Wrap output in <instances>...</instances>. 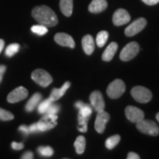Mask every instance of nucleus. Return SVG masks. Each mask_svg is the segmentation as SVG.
I'll list each match as a JSON object with an SVG mask.
<instances>
[{
  "mask_svg": "<svg viewBox=\"0 0 159 159\" xmlns=\"http://www.w3.org/2000/svg\"><path fill=\"white\" fill-rule=\"evenodd\" d=\"M32 16L40 24L46 27H54L58 22L57 14L50 7L46 6H40L34 7L32 11Z\"/></svg>",
  "mask_w": 159,
  "mask_h": 159,
  "instance_id": "nucleus-1",
  "label": "nucleus"
},
{
  "mask_svg": "<svg viewBox=\"0 0 159 159\" xmlns=\"http://www.w3.org/2000/svg\"><path fill=\"white\" fill-rule=\"evenodd\" d=\"M136 127L138 130L142 134L151 135V136H157L159 134V127L156 122L149 119H142L141 121L137 122Z\"/></svg>",
  "mask_w": 159,
  "mask_h": 159,
  "instance_id": "nucleus-2",
  "label": "nucleus"
},
{
  "mask_svg": "<svg viewBox=\"0 0 159 159\" xmlns=\"http://www.w3.org/2000/svg\"><path fill=\"white\" fill-rule=\"evenodd\" d=\"M131 95L134 99L141 103L148 102L152 99V93L148 89L142 87V86H136L132 89Z\"/></svg>",
  "mask_w": 159,
  "mask_h": 159,
  "instance_id": "nucleus-3",
  "label": "nucleus"
},
{
  "mask_svg": "<svg viewBox=\"0 0 159 159\" xmlns=\"http://www.w3.org/2000/svg\"><path fill=\"white\" fill-rule=\"evenodd\" d=\"M140 51V45L136 42H131L122 49L120 52L119 57L122 61H130L133 58L136 57V55Z\"/></svg>",
  "mask_w": 159,
  "mask_h": 159,
  "instance_id": "nucleus-4",
  "label": "nucleus"
},
{
  "mask_svg": "<svg viewBox=\"0 0 159 159\" xmlns=\"http://www.w3.org/2000/svg\"><path fill=\"white\" fill-rule=\"evenodd\" d=\"M125 91V82L122 80L117 79L113 80L107 88V95L111 99H118Z\"/></svg>",
  "mask_w": 159,
  "mask_h": 159,
  "instance_id": "nucleus-5",
  "label": "nucleus"
},
{
  "mask_svg": "<svg viewBox=\"0 0 159 159\" xmlns=\"http://www.w3.org/2000/svg\"><path fill=\"white\" fill-rule=\"evenodd\" d=\"M31 78L41 87H48L52 82V77L43 69H35L31 74Z\"/></svg>",
  "mask_w": 159,
  "mask_h": 159,
  "instance_id": "nucleus-6",
  "label": "nucleus"
},
{
  "mask_svg": "<svg viewBox=\"0 0 159 159\" xmlns=\"http://www.w3.org/2000/svg\"><path fill=\"white\" fill-rule=\"evenodd\" d=\"M146 25H147V20L144 18H139V19L135 20L134 22L131 23L130 25L125 29V34L129 37L134 36L145 29Z\"/></svg>",
  "mask_w": 159,
  "mask_h": 159,
  "instance_id": "nucleus-7",
  "label": "nucleus"
},
{
  "mask_svg": "<svg viewBox=\"0 0 159 159\" xmlns=\"http://www.w3.org/2000/svg\"><path fill=\"white\" fill-rule=\"evenodd\" d=\"M29 96V91L24 87H18L7 96V101L11 103L20 102Z\"/></svg>",
  "mask_w": 159,
  "mask_h": 159,
  "instance_id": "nucleus-8",
  "label": "nucleus"
},
{
  "mask_svg": "<svg viewBox=\"0 0 159 159\" xmlns=\"http://www.w3.org/2000/svg\"><path fill=\"white\" fill-rule=\"evenodd\" d=\"M125 113L127 119L133 123H137L144 119V112L135 106H127L125 110Z\"/></svg>",
  "mask_w": 159,
  "mask_h": 159,
  "instance_id": "nucleus-9",
  "label": "nucleus"
},
{
  "mask_svg": "<svg viewBox=\"0 0 159 159\" xmlns=\"http://www.w3.org/2000/svg\"><path fill=\"white\" fill-rule=\"evenodd\" d=\"M109 119H110V115L108 112L104 111V110L97 111V119L95 122V128L97 130V133L102 134L104 132L106 124L108 123Z\"/></svg>",
  "mask_w": 159,
  "mask_h": 159,
  "instance_id": "nucleus-10",
  "label": "nucleus"
},
{
  "mask_svg": "<svg viewBox=\"0 0 159 159\" xmlns=\"http://www.w3.org/2000/svg\"><path fill=\"white\" fill-rule=\"evenodd\" d=\"M56 125V124L50 122L48 120L43 119H40L39 122L34 123L33 125L29 126V133L30 134H35V133H41V132H45L47 130H50L53 128Z\"/></svg>",
  "mask_w": 159,
  "mask_h": 159,
  "instance_id": "nucleus-11",
  "label": "nucleus"
},
{
  "mask_svg": "<svg viewBox=\"0 0 159 159\" xmlns=\"http://www.w3.org/2000/svg\"><path fill=\"white\" fill-rule=\"evenodd\" d=\"M131 17L128 11L125 9H118L114 12L113 17H112V21L115 26H122L130 21Z\"/></svg>",
  "mask_w": 159,
  "mask_h": 159,
  "instance_id": "nucleus-12",
  "label": "nucleus"
},
{
  "mask_svg": "<svg viewBox=\"0 0 159 159\" xmlns=\"http://www.w3.org/2000/svg\"><path fill=\"white\" fill-rule=\"evenodd\" d=\"M90 102L92 105V108H94L95 111H99L104 110L105 103L102 97V93L100 91H94L90 95Z\"/></svg>",
  "mask_w": 159,
  "mask_h": 159,
  "instance_id": "nucleus-13",
  "label": "nucleus"
},
{
  "mask_svg": "<svg viewBox=\"0 0 159 159\" xmlns=\"http://www.w3.org/2000/svg\"><path fill=\"white\" fill-rule=\"evenodd\" d=\"M55 42L57 44L61 46H65V47H69V48H74L75 47V43H74V38L69 35L68 34L66 33H57L55 34L54 37Z\"/></svg>",
  "mask_w": 159,
  "mask_h": 159,
  "instance_id": "nucleus-14",
  "label": "nucleus"
},
{
  "mask_svg": "<svg viewBox=\"0 0 159 159\" xmlns=\"http://www.w3.org/2000/svg\"><path fill=\"white\" fill-rule=\"evenodd\" d=\"M81 44H82L83 51L87 55H91L93 53V51L95 50V42L92 35L90 34L84 35L81 41Z\"/></svg>",
  "mask_w": 159,
  "mask_h": 159,
  "instance_id": "nucleus-15",
  "label": "nucleus"
},
{
  "mask_svg": "<svg viewBox=\"0 0 159 159\" xmlns=\"http://www.w3.org/2000/svg\"><path fill=\"white\" fill-rule=\"evenodd\" d=\"M108 6L106 0H92L89 6V11L92 13H99L104 11Z\"/></svg>",
  "mask_w": 159,
  "mask_h": 159,
  "instance_id": "nucleus-16",
  "label": "nucleus"
},
{
  "mask_svg": "<svg viewBox=\"0 0 159 159\" xmlns=\"http://www.w3.org/2000/svg\"><path fill=\"white\" fill-rule=\"evenodd\" d=\"M118 44L117 43H111L108 45V47L105 49V51H103L102 55V58L103 61H111L112 58H113L115 53L117 52V50H118Z\"/></svg>",
  "mask_w": 159,
  "mask_h": 159,
  "instance_id": "nucleus-17",
  "label": "nucleus"
},
{
  "mask_svg": "<svg viewBox=\"0 0 159 159\" xmlns=\"http://www.w3.org/2000/svg\"><path fill=\"white\" fill-rule=\"evenodd\" d=\"M59 6L63 14L66 15V17H70L73 13L74 0H60Z\"/></svg>",
  "mask_w": 159,
  "mask_h": 159,
  "instance_id": "nucleus-18",
  "label": "nucleus"
},
{
  "mask_svg": "<svg viewBox=\"0 0 159 159\" xmlns=\"http://www.w3.org/2000/svg\"><path fill=\"white\" fill-rule=\"evenodd\" d=\"M69 87H70V82L67 81V82L64 83V85L60 89H53L52 91H51L50 98H51L53 102L54 101H57V100H58L59 98H61L65 95V93L68 89Z\"/></svg>",
  "mask_w": 159,
  "mask_h": 159,
  "instance_id": "nucleus-19",
  "label": "nucleus"
},
{
  "mask_svg": "<svg viewBox=\"0 0 159 159\" xmlns=\"http://www.w3.org/2000/svg\"><path fill=\"white\" fill-rule=\"evenodd\" d=\"M41 99H42V95H41V94H39V93H35V94H34V95L32 96V97L29 100V102H27L26 107H25V110H26L28 112L33 111L34 109L36 108V106L39 104Z\"/></svg>",
  "mask_w": 159,
  "mask_h": 159,
  "instance_id": "nucleus-20",
  "label": "nucleus"
},
{
  "mask_svg": "<svg viewBox=\"0 0 159 159\" xmlns=\"http://www.w3.org/2000/svg\"><path fill=\"white\" fill-rule=\"evenodd\" d=\"M75 107L79 109V114L82 115L84 117H90L92 113V107L89 106V104H86L84 102L78 101L75 102Z\"/></svg>",
  "mask_w": 159,
  "mask_h": 159,
  "instance_id": "nucleus-21",
  "label": "nucleus"
},
{
  "mask_svg": "<svg viewBox=\"0 0 159 159\" xmlns=\"http://www.w3.org/2000/svg\"><path fill=\"white\" fill-rule=\"evenodd\" d=\"M86 147V139L85 137L82 136V135H80V136L77 137L76 141L74 142V148H75V150H76V153L82 154L85 150Z\"/></svg>",
  "mask_w": 159,
  "mask_h": 159,
  "instance_id": "nucleus-22",
  "label": "nucleus"
},
{
  "mask_svg": "<svg viewBox=\"0 0 159 159\" xmlns=\"http://www.w3.org/2000/svg\"><path fill=\"white\" fill-rule=\"evenodd\" d=\"M109 38V34L107 31H104V30H102L101 32H99L97 35V40H96V42H97V44L98 47H100V48H102V46H104V44L106 43V42H107V40Z\"/></svg>",
  "mask_w": 159,
  "mask_h": 159,
  "instance_id": "nucleus-23",
  "label": "nucleus"
},
{
  "mask_svg": "<svg viewBox=\"0 0 159 159\" xmlns=\"http://www.w3.org/2000/svg\"><path fill=\"white\" fill-rule=\"evenodd\" d=\"M119 142H120V136L119 134H115V135L109 137L108 139L106 140L105 146L108 149H112L119 144Z\"/></svg>",
  "mask_w": 159,
  "mask_h": 159,
  "instance_id": "nucleus-24",
  "label": "nucleus"
},
{
  "mask_svg": "<svg viewBox=\"0 0 159 159\" xmlns=\"http://www.w3.org/2000/svg\"><path fill=\"white\" fill-rule=\"evenodd\" d=\"M53 101L51 100V98H47L44 101L41 102L39 105H38V108H37V111L40 114H44L48 111V109L51 107V105L52 104Z\"/></svg>",
  "mask_w": 159,
  "mask_h": 159,
  "instance_id": "nucleus-25",
  "label": "nucleus"
},
{
  "mask_svg": "<svg viewBox=\"0 0 159 159\" xmlns=\"http://www.w3.org/2000/svg\"><path fill=\"white\" fill-rule=\"evenodd\" d=\"M31 31L34 33V34H37V35H44L45 34L48 33V29L47 27L44 25H34L31 28Z\"/></svg>",
  "mask_w": 159,
  "mask_h": 159,
  "instance_id": "nucleus-26",
  "label": "nucleus"
},
{
  "mask_svg": "<svg viewBox=\"0 0 159 159\" xmlns=\"http://www.w3.org/2000/svg\"><path fill=\"white\" fill-rule=\"evenodd\" d=\"M20 50V44L18 43H11L7 46L6 50V55L7 57H12L14 56Z\"/></svg>",
  "mask_w": 159,
  "mask_h": 159,
  "instance_id": "nucleus-27",
  "label": "nucleus"
},
{
  "mask_svg": "<svg viewBox=\"0 0 159 159\" xmlns=\"http://www.w3.org/2000/svg\"><path fill=\"white\" fill-rule=\"evenodd\" d=\"M37 152L43 157H51L54 151H53V148L51 147L46 146V147H39L37 148Z\"/></svg>",
  "mask_w": 159,
  "mask_h": 159,
  "instance_id": "nucleus-28",
  "label": "nucleus"
},
{
  "mask_svg": "<svg viewBox=\"0 0 159 159\" xmlns=\"http://www.w3.org/2000/svg\"><path fill=\"white\" fill-rule=\"evenodd\" d=\"M14 116L13 114L8 111H6L4 109L0 108V120H3V121H9V120H11L13 119Z\"/></svg>",
  "mask_w": 159,
  "mask_h": 159,
  "instance_id": "nucleus-29",
  "label": "nucleus"
},
{
  "mask_svg": "<svg viewBox=\"0 0 159 159\" xmlns=\"http://www.w3.org/2000/svg\"><path fill=\"white\" fill-rule=\"evenodd\" d=\"M59 105L57 104H51V107L48 109V111L44 114H49V115H57V113L59 111Z\"/></svg>",
  "mask_w": 159,
  "mask_h": 159,
  "instance_id": "nucleus-30",
  "label": "nucleus"
},
{
  "mask_svg": "<svg viewBox=\"0 0 159 159\" xmlns=\"http://www.w3.org/2000/svg\"><path fill=\"white\" fill-rule=\"evenodd\" d=\"M89 117H84L82 115H80L78 116V120H79V126L80 125H88V122H89Z\"/></svg>",
  "mask_w": 159,
  "mask_h": 159,
  "instance_id": "nucleus-31",
  "label": "nucleus"
},
{
  "mask_svg": "<svg viewBox=\"0 0 159 159\" xmlns=\"http://www.w3.org/2000/svg\"><path fill=\"white\" fill-rule=\"evenodd\" d=\"M11 148L15 149V150H20V149H22L24 148V144L21 143V142H11Z\"/></svg>",
  "mask_w": 159,
  "mask_h": 159,
  "instance_id": "nucleus-32",
  "label": "nucleus"
},
{
  "mask_svg": "<svg viewBox=\"0 0 159 159\" xmlns=\"http://www.w3.org/2000/svg\"><path fill=\"white\" fill-rule=\"evenodd\" d=\"M19 130L24 135H28V134H30V133H29V126H27V125H20V126L19 127Z\"/></svg>",
  "mask_w": 159,
  "mask_h": 159,
  "instance_id": "nucleus-33",
  "label": "nucleus"
},
{
  "mask_svg": "<svg viewBox=\"0 0 159 159\" xmlns=\"http://www.w3.org/2000/svg\"><path fill=\"white\" fill-rule=\"evenodd\" d=\"M21 158L22 159L34 158V154L32 153V152H30V151H27V152H25V153L23 154L22 157H21Z\"/></svg>",
  "mask_w": 159,
  "mask_h": 159,
  "instance_id": "nucleus-34",
  "label": "nucleus"
},
{
  "mask_svg": "<svg viewBox=\"0 0 159 159\" xmlns=\"http://www.w3.org/2000/svg\"><path fill=\"white\" fill-rule=\"evenodd\" d=\"M142 1L148 6H155L159 3V0H142Z\"/></svg>",
  "mask_w": 159,
  "mask_h": 159,
  "instance_id": "nucleus-35",
  "label": "nucleus"
},
{
  "mask_svg": "<svg viewBox=\"0 0 159 159\" xmlns=\"http://www.w3.org/2000/svg\"><path fill=\"white\" fill-rule=\"evenodd\" d=\"M127 159H140V156L134 152H129L127 155Z\"/></svg>",
  "mask_w": 159,
  "mask_h": 159,
  "instance_id": "nucleus-36",
  "label": "nucleus"
},
{
  "mask_svg": "<svg viewBox=\"0 0 159 159\" xmlns=\"http://www.w3.org/2000/svg\"><path fill=\"white\" fill-rule=\"evenodd\" d=\"M6 70V66H0V82L2 81V79H3V75L5 74Z\"/></svg>",
  "mask_w": 159,
  "mask_h": 159,
  "instance_id": "nucleus-37",
  "label": "nucleus"
},
{
  "mask_svg": "<svg viewBox=\"0 0 159 159\" xmlns=\"http://www.w3.org/2000/svg\"><path fill=\"white\" fill-rule=\"evenodd\" d=\"M78 130L80 131V132H82V133H85L88 130V125H80L79 127H78Z\"/></svg>",
  "mask_w": 159,
  "mask_h": 159,
  "instance_id": "nucleus-38",
  "label": "nucleus"
},
{
  "mask_svg": "<svg viewBox=\"0 0 159 159\" xmlns=\"http://www.w3.org/2000/svg\"><path fill=\"white\" fill-rule=\"evenodd\" d=\"M4 46H5V42H4V40L0 39V53H1L2 50L4 49Z\"/></svg>",
  "mask_w": 159,
  "mask_h": 159,
  "instance_id": "nucleus-39",
  "label": "nucleus"
},
{
  "mask_svg": "<svg viewBox=\"0 0 159 159\" xmlns=\"http://www.w3.org/2000/svg\"><path fill=\"white\" fill-rule=\"evenodd\" d=\"M156 118H157V120L159 122V112L157 114V116H156Z\"/></svg>",
  "mask_w": 159,
  "mask_h": 159,
  "instance_id": "nucleus-40",
  "label": "nucleus"
}]
</instances>
